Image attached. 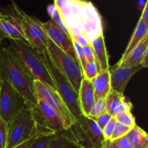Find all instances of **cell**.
I'll use <instances>...</instances> for the list:
<instances>
[{"instance_id":"6da1fadb","label":"cell","mask_w":148,"mask_h":148,"mask_svg":"<svg viewBox=\"0 0 148 148\" xmlns=\"http://www.w3.org/2000/svg\"><path fill=\"white\" fill-rule=\"evenodd\" d=\"M8 82L25 101L29 108L37 104L34 80L9 47L0 48V82Z\"/></svg>"},{"instance_id":"7a4b0ae2","label":"cell","mask_w":148,"mask_h":148,"mask_svg":"<svg viewBox=\"0 0 148 148\" xmlns=\"http://www.w3.org/2000/svg\"><path fill=\"white\" fill-rule=\"evenodd\" d=\"M8 47L33 80L40 81L56 90L53 79L43 61L42 54L33 46L25 40H10Z\"/></svg>"},{"instance_id":"3957f363","label":"cell","mask_w":148,"mask_h":148,"mask_svg":"<svg viewBox=\"0 0 148 148\" xmlns=\"http://www.w3.org/2000/svg\"><path fill=\"white\" fill-rule=\"evenodd\" d=\"M3 12L11 15L18 23L26 41L35 48L40 54L47 51L46 36L40 25V21L37 18L29 16L12 1L7 8L3 9Z\"/></svg>"},{"instance_id":"277c9868","label":"cell","mask_w":148,"mask_h":148,"mask_svg":"<svg viewBox=\"0 0 148 148\" xmlns=\"http://www.w3.org/2000/svg\"><path fill=\"white\" fill-rule=\"evenodd\" d=\"M65 132L81 148H101L105 141L102 130L96 122L84 115L78 118Z\"/></svg>"},{"instance_id":"5b68a950","label":"cell","mask_w":148,"mask_h":148,"mask_svg":"<svg viewBox=\"0 0 148 148\" xmlns=\"http://www.w3.org/2000/svg\"><path fill=\"white\" fill-rule=\"evenodd\" d=\"M42 56L53 79L56 92L60 95L71 114L77 120L82 115L79 106L77 92L75 90L66 77L53 64L47 52L42 53Z\"/></svg>"},{"instance_id":"8992f818","label":"cell","mask_w":148,"mask_h":148,"mask_svg":"<svg viewBox=\"0 0 148 148\" xmlns=\"http://www.w3.org/2000/svg\"><path fill=\"white\" fill-rule=\"evenodd\" d=\"M47 53L53 64L64 75L77 92L83 79L82 68L78 62L58 48L49 38H46Z\"/></svg>"},{"instance_id":"52a82bcc","label":"cell","mask_w":148,"mask_h":148,"mask_svg":"<svg viewBox=\"0 0 148 148\" xmlns=\"http://www.w3.org/2000/svg\"><path fill=\"white\" fill-rule=\"evenodd\" d=\"M26 107L23 97L8 82H0V118L9 127Z\"/></svg>"},{"instance_id":"ba28073f","label":"cell","mask_w":148,"mask_h":148,"mask_svg":"<svg viewBox=\"0 0 148 148\" xmlns=\"http://www.w3.org/2000/svg\"><path fill=\"white\" fill-rule=\"evenodd\" d=\"M30 110L38 133L43 135H52L65 131L59 115L43 101L38 99L37 104Z\"/></svg>"},{"instance_id":"9c48e42d","label":"cell","mask_w":148,"mask_h":148,"mask_svg":"<svg viewBox=\"0 0 148 148\" xmlns=\"http://www.w3.org/2000/svg\"><path fill=\"white\" fill-rule=\"evenodd\" d=\"M37 133L31 110L26 107L9 127L7 148H14Z\"/></svg>"},{"instance_id":"30bf717a","label":"cell","mask_w":148,"mask_h":148,"mask_svg":"<svg viewBox=\"0 0 148 148\" xmlns=\"http://www.w3.org/2000/svg\"><path fill=\"white\" fill-rule=\"evenodd\" d=\"M34 87L38 99L43 101L51 108L62 119L64 130H67L76 119L73 116L63 100L54 90L38 80L34 81Z\"/></svg>"},{"instance_id":"8fae6325","label":"cell","mask_w":148,"mask_h":148,"mask_svg":"<svg viewBox=\"0 0 148 148\" xmlns=\"http://www.w3.org/2000/svg\"><path fill=\"white\" fill-rule=\"evenodd\" d=\"M40 25L46 36L57 46L58 48L63 51L64 53L69 55L70 57L79 62L75 53V49L72 44V39L70 36L61 30L51 19L46 23L40 21Z\"/></svg>"},{"instance_id":"7c38bea8","label":"cell","mask_w":148,"mask_h":148,"mask_svg":"<svg viewBox=\"0 0 148 148\" xmlns=\"http://www.w3.org/2000/svg\"><path fill=\"white\" fill-rule=\"evenodd\" d=\"M143 69L141 65L132 67H117L110 71L111 90L124 94L127 84L137 72Z\"/></svg>"},{"instance_id":"4fadbf2b","label":"cell","mask_w":148,"mask_h":148,"mask_svg":"<svg viewBox=\"0 0 148 148\" xmlns=\"http://www.w3.org/2000/svg\"><path fill=\"white\" fill-rule=\"evenodd\" d=\"M5 38L26 41L18 23L11 15L0 11V42Z\"/></svg>"},{"instance_id":"5bb4252c","label":"cell","mask_w":148,"mask_h":148,"mask_svg":"<svg viewBox=\"0 0 148 148\" xmlns=\"http://www.w3.org/2000/svg\"><path fill=\"white\" fill-rule=\"evenodd\" d=\"M78 97L82 115L88 116L95 101L93 87L91 81L85 78L82 79L78 92Z\"/></svg>"},{"instance_id":"9a60e30c","label":"cell","mask_w":148,"mask_h":148,"mask_svg":"<svg viewBox=\"0 0 148 148\" xmlns=\"http://www.w3.org/2000/svg\"><path fill=\"white\" fill-rule=\"evenodd\" d=\"M90 44L100 72L109 70V56L106 47L103 33H101L95 36L91 40Z\"/></svg>"},{"instance_id":"2e32d148","label":"cell","mask_w":148,"mask_h":148,"mask_svg":"<svg viewBox=\"0 0 148 148\" xmlns=\"http://www.w3.org/2000/svg\"><path fill=\"white\" fill-rule=\"evenodd\" d=\"M93 87L95 101L106 99L111 91L110 70L100 72L94 79L91 80Z\"/></svg>"},{"instance_id":"e0dca14e","label":"cell","mask_w":148,"mask_h":148,"mask_svg":"<svg viewBox=\"0 0 148 148\" xmlns=\"http://www.w3.org/2000/svg\"><path fill=\"white\" fill-rule=\"evenodd\" d=\"M148 31V25L147 23H145L143 20H139L138 23H137V26H136L134 31L133 33L131 39H130V42H129L128 45H127V48H126L125 51H124V53L121 56V58L120 60L119 61L118 63L116 65H119L130 55L132 51L146 37L148 36L147 35Z\"/></svg>"},{"instance_id":"ac0fdd59","label":"cell","mask_w":148,"mask_h":148,"mask_svg":"<svg viewBox=\"0 0 148 148\" xmlns=\"http://www.w3.org/2000/svg\"><path fill=\"white\" fill-rule=\"evenodd\" d=\"M148 49V36H146L134 49L128 56L120 64L116 65L117 67H132L140 65L145 51Z\"/></svg>"},{"instance_id":"d6986e66","label":"cell","mask_w":148,"mask_h":148,"mask_svg":"<svg viewBox=\"0 0 148 148\" xmlns=\"http://www.w3.org/2000/svg\"><path fill=\"white\" fill-rule=\"evenodd\" d=\"M133 148H148V136L146 132L136 124L126 135Z\"/></svg>"},{"instance_id":"ffe728a7","label":"cell","mask_w":148,"mask_h":148,"mask_svg":"<svg viewBox=\"0 0 148 148\" xmlns=\"http://www.w3.org/2000/svg\"><path fill=\"white\" fill-rule=\"evenodd\" d=\"M47 148H81L76 144L65 131L53 134L51 137Z\"/></svg>"},{"instance_id":"44dd1931","label":"cell","mask_w":148,"mask_h":148,"mask_svg":"<svg viewBox=\"0 0 148 148\" xmlns=\"http://www.w3.org/2000/svg\"><path fill=\"white\" fill-rule=\"evenodd\" d=\"M106 111L111 116L114 117L115 112L119 106L126 100L124 94L119 93L111 90L106 98Z\"/></svg>"},{"instance_id":"7402d4cb","label":"cell","mask_w":148,"mask_h":148,"mask_svg":"<svg viewBox=\"0 0 148 148\" xmlns=\"http://www.w3.org/2000/svg\"><path fill=\"white\" fill-rule=\"evenodd\" d=\"M100 72L99 67L96 61H90L87 62L86 66L83 71V78L91 81Z\"/></svg>"},{"instance_id":"603a6c76","label":"cell","mask_w":148,"mask_h":148,"mask_svg":"<svg viewBox=\"0 0 148 148\" xmlns=\"http://www.w3.org/2000/svg\"><path fill=\"white\" fill-rule=\"evenodd\" d=\"M116 118L117 122L123 124L124 126L132 129L136 125L135 119L134 116L132 114L131 111H127V112L120 113L114 116Z\"/></svg>"},{"instance_id":"cb8c5ba5","label":"cell","mask_w":148,"mask_h":148,"mask_svg":"<svg viewBox=\"0 0 148 148\" xmlns=\"http://www.w3.org/2000/svg\"><path fill=\"white\" fill-rule=\"evenodd\" d=\"M106 112H107L106 100H98V101H95V103H94L88 116L91 119H95L105 114Z\"/></svg>"},{"instance_id":"d4e9b609","label":"cell","mask_w":148,"mask_h":148,"mask_svg":"<svg viewBox=\"0 0 148 148\" xmlns=\"http://www.w3.org/2000/svg\"><path fill=\"white\" fill-rule=\"evenodd\" d=\"M130 130H131V128L127 127V126L123 125V124H120V123L116 121L115 127H114V132H113V134L109 140L115 141V140H118V139L121 138V137L127 135Z\"/></svg>"},{"instance_id":"484cf974","label":"cell","mask_w":148,"mask_h":148,"mask_svg":"<svg viewBox=\"0 0 148 148\" xmlns=\"http://www.w3.org/2000/svg\"><path fill=\"white\" fill-rule=\"evenodd\" d=\"M9 126L0 118V148H7Z\"/></svg>"},{"instance_id":"4316f807","label":"cell","mask_w":148,"mask_h":148,"mask_svg":"<svg viewBox=\"0 0 148 148\" xmlns=\"http://www.w3.org/2000/svg\"><path fill=\"white\" fill-rule=\"evenodd\" d=\"M72 41L74 46V49H75V53H76L77 58L78 61H79V63L80 64L81 68H82V74H83V71L85 70V66H86L87 64V60L85 59V54H84L83 50H82V47L74 40H72Z\"/></svg>"},{"instance_id":"83f0119b","label":"cell","mask_w":148,"mask_h":148,"mask_svg":"<svg viewBox=\"0 0 148 148\" xmlns=\"http://www.w3.org/2000/svg\"><path fill=\"white\" fill-rule=\"evenodd\" d=\"M52 135H39L30 148H47Z\"/></svg>"},{"instance_id":"f1b7e54d","label":"cell","mask_w":148,"mask_h":148,"mask_svg":"<svg viewBox=\"0 0 148 148\" xmlns=\"http://www.w3.org/2000/svg\"><path fill=\"white\" fill-rule=\"evenodd\" d=\"M116 123V118L115 117H112L109 122L108 123V124L102 130L103 135L105 140H110L111 139L113 132H114V127H115Z\"/></svg>"},{"instance_id":"f546056e","label":"cell","mask_w":148,"mask_h":148,"mask_svg":"<svg viewBox=\"0 0 148 148\" xmlns=\"http://www.w3.org/2000/svg\"><path fill=\"white\" fill-rule=\"evenodd\" d=\"M112 117L113 116H111L108 112H106L105 114L99 116L97 117V118L92 119L96 122V124H98V126L100 127V129H101V130H103L104 127L108 124V123L109 122L110 120L111 119Z\"/></svg>"},{"instance_id":"4dcf8cb0","label":"cell","mask_w":148,"mask_h":148,"mask_svg":"<svg viewBox=\"0 0 148 148\" xmlns=\"http://www.w3.org/2000/svg\"><path fill=\"white\" fill-rule=\"evenodd\" d=\"M132 108V103L127 101V100H125V101H123V102L119 106V107L117 108L116 111L115 112V116L120 114V113L131 111Z\"/></svg>"},{"instance_id":"1f68e13d","label":"cell","mask_w":148,"mask_h":148,"mask_svg":"<svg viewBox=\"0 0 148 148\" xmlns=\"http://www.w3.org/2000/svg\"><path fill=\"white\" fill-rule=\"evenodd\" d=\"M82 50H83L84 54H85V59H86L87 62L95 60V56H94L93 51H92L90 43H89L88 44H87L86 46L82 47Z\"/></svg>"},{"instance_id":"d6a6232c","label":"cell","mask_w":148,"mask_h":148,"mask_svg":"<svg viewBox=\"0 0 148 148\" xmlns=\"http://www.w3.org/2000/svg\"><path fill=\"white\" fill-rule=\"evenodd\" d=\"M71 39L74 40L75 41H76L78 44L80 45L82 47H84L85 46H86L87 44H88L90 42L88 40V38L85 36L84 34H79L77 35V36H70Z\"/></svg>"},{"instance_id":"836d02e7","label":"cell","mask_w":148,"mask_h":148,"mask_svg":"<svg viewBox=\"0 0 148 148\" xmlns=\"http://www.w3.org/2000/svg\"><path fill=\"white\" fill-rule=\"evenodd\" d=\"M39 135H43V134H39V133L37 132L34 136H33V137H32L31 138H30L29 140H27V141L23 143L22 144L16 146V147L14 148H30V147H31L32 145L33 144V143H34V141L36 140V139L37 138Z\"/></svg>"},{"instance_id":"e575fe53","label":"cell","mask_w":148,"mask_h":148,"mask_svg":"<svg viewBox=\"0 0 148 148\" xmlns=\"http://www.w3.org/2000/svg\"><path fill=\"white\" fill-rule=\"evenodd\" d=\"M115 142L120 148H133L126 136L115 140Z\"/></svg>"},{"instance_id":"d590c367","label":"cell","mask_w":148,"mask_h":148,"mask_svg":"<svg viewBox=\"0 0 148 148\" xmlns=\"http://www.w3.org/2000/svg\"><path fill=\"white\" fill-rule=\"evenodd\" d=\"M101 148H120L119 146L116 143L115 141H111L109 140H105L103 143Z\"/></svg>"},{"instance_id":"8d00e7d4","label":"cell","mask_w":148,"mask_h":148,"mask_svg":"<svg viewBox=\"0 0 148 148\" xmlns=\"http://www.w3.org/2000/svg\"><path fill=\"white\" fill-rule=\"evenodd\" d=\"M140 20H143V21H144L145 23H147L148 25V1L146 3L143 11H142V15L140 17Z\"/></svg>"},{"instance_id":"74e56055","label":"cell","mask_w":148,"mask_h":148,"mask_svg":"<svg viewBox=\"0 0 148 148\" xmlns=\"http://www.w3.org/2000/svg\"><path fill=\"white\" fill-rule=\"evenodd\" d=\"M147 53H148V49L145 51L144 54H143V59H142L141 63L140 65L143 66V68H146L148 66V62H147Z\"/></svg>"},{"instance_id":"f35d334b","label":"cell","mask_w":148,"mask_h":148,"mask_svg":"<svg viewBox=\"0 0 148 148\" xmlns=\"http://www.w3.org/2000/svg\"><path fill=\"white\" fill-rule=\"evenodd\" d=\"M147 2V1H140V2L138 3V9L139 10H140L141 11H143V10L144 9L146 3Z\"/></svg>"}]
</instances>
